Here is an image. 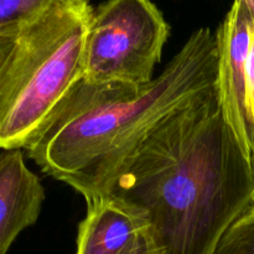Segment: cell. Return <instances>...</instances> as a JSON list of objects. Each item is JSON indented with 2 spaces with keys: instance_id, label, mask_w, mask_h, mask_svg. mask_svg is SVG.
<instances>
[{
  "instance_id": "7c38bea8",
  "label": "cell",
  "mask_w": 254,
  "mask_h": 254,
  "mask_svg": "<svg viewBox=\"0 0 254 254\" xmlns=\"http://www.w3.org/2000/svg\"><path fill=\"white\" fill-rule=\"evenodd\" d=\"M130 254H159L150 238V232Z\"/></svg>"
},
{
  "instance_id": "52a82bcc",
  "label": "cell",
  "mask_w": 254,
  "mask_h": 254,
  "mask_svg": "<svg viewBox=\"0 0 254 254\" xmlns=\"http://www.w3.org/2000/svg\"><path fill=\"white\" fill-rule=\"evenodd\" d=\"M45 201L39 176L30 170L21 149L0 153V254L37 222Z\"/></svg>"
},
{
  "instance_id": "ba28073f",
  "label": "cell",
  "mask_w": 254,
  "mask_h": 254,
  "mask_svg": "<svg viewBox=\"0 0 254 254\" xmlns=\"http://www.w3.org/2000/svg\"><path fill=\"white\" fill-rule=\"evenodd\" d=\"M54 0H0V37L17 36Z\"/></svg>"
},
{
  "instance_id": "277c9868",
  "label": "cell",
  "mask_w": 254,
  "mask_h": 254,
  "mask_svg": "<svg viewBox=\"0 0 254 254\" xmlns=\"http://www.w3.org/2000/svg\"><path fill=\"white\" fill-rule=\"evenodd\" d=\"M169 36L170 26L153 0H106L89 19L83 78L150 82Z\"/></svg>"
},
{
  "instance_id": "6da1fadb",
  "label": "cell",
  "mask_w": 254,
  "mask_h": 254,
  "mask_svg": "<svg viewBox=\"0 0 254 254\" xmlns=\"http://www.w3.org/2000/svg\"><path fill=\"white\" fill-rule=\"evenodd\" d=\"M107 195L148 221L159 254H212L254 203V168L216 86L161 121L127 158Z\"/></svg>"
},
{
  "instance_id": "8fae6325",
  "label": "cell",
  "mask_w": 254,
  "mask_h": 254,
  "mask_svg": "<svg viewBox=\"0 0 254 254\" xmlns=\"http://www.w3.org/2000/svg\"><path fill=\"white\" fill-rule=\"evenodd\" d=\"M17 36L0 37V84H1L2 77L6 72L7 66L14 56L15 49L17 44Z\"/></svg>"
},
{
  "instance_id": "9c48e42d",
  "label": "cell",
  "mask_w": 254,
  "mask_h": 254,
  "mask_svg": "<svg viewBox=\"0 0 254 254\" xmlns=\"http://www.w3.org/2000/svg\"><path fill=\"white\" fill-rule=\"evenodd\" d=\"M212 254H254V203L231 226Z\"/></svg>"
},
{
  "instance_id": "7a4b0ae2",
  "label": "cell",
  "mask_w": 254,
  "mask_h": 254,
  "mask_svg": "<svg viewBox=\"0 0 254 254\" xmlns=\"http://www.w3.org/2000/svg\"><path fill=\"white\" fill-rule=\"evenodd\" d=\"M217 44L195 30L156 78L140 84L82 78L25 148L40 170L84 201L107 195L121 166L178 109L216 86Z\"/></svg>"
},
{
  "instance_id": "3957f363",
  "label": "cell",
  "mask_w": 254,
  "mask_h": 254,
  "mask_svg": "<svg viewBox=\"0 0 254 254\" xmlns=\"http://www.w3.org/2000/svg\"><path fill=\"white\" fill-rule=\"evenodd\" d=\"M92 11L88 0H54L20 32L0 84L1 149L26 148L83 78Z\"/></svg>"
},
{
  "instance_id": "5b68a950",
  "label": "cell",
  "mask_w": 254,
  "mask_h": 254,
  "mask_svg": "<svg viewBox=\"0 0 254 254\" xmlns=\"http://www.w3.org/2000/svg\"><path fill=\"white\" fill-rule=\"evenodd\" d=\"M254 35V14L242 0H235L216 31V91L226 121L252 160V139L246 101V66Z\"/></svg>"
},
{
  "instance_id": "30bf717a",
  "label": "cell",
  "mask_w": 254,
  "mask_h": 254,
  "mask_svg": "<svg viewBox=\"0 0 254 254\" xmlns=\"http://www.w3.org/2000/svg\"><path fill=\"white\" fill-rule=\"evenodd\" d=\"M246 101H247L248 121H250L252 153L254 146V35L246 66Z\"/></svg>"
},
{
  "instance_id": "5bb4252c",
  "label": "cell",
  "mask_w": 254,
  "mask_h": 254,
  "mask_svg": "<svg viewBox=\"0 0 254 254\" xmlns=\"http://www.w3.org/2000/svg\"><path fill=\"white\" fill-rule=\"evenodd\" d=\"M252 164H253V168H254V146H253V153H252Z\"/></svg>"
},
{
  "instance_id": "8992f818",
  "label": "cell",
  "mask_w": 254,
  "mask_h": 254,
  "mask_svg": "<svg viewBox=\"0 0 254 254\" xmlns=\"http://www.w3.org/2000/svg\"><path fill=\"white\" fill-rule=\"evenodd\" d=\"M78 225L76 254H130L149 235L148 221L140 211L112 195L86 202Z\"/></svg>"
},
{
  "instance_id": "4fadbf2b",
  "label": "cell",
  "mask_w": 254,
  "mask_h": 254,
  "mask_svg": "<svg viewBox=\"0 0 254 254\" xmlns=\"http://www.w3.org/2000/svg\"><path fill=\"white\" fill-rule=\"evenodd\" d=\"M242 1L245 2V4L247 5L248 7H250L251 11H252L254 14V0H242Z\"/></svg>"
}]
</instances>
